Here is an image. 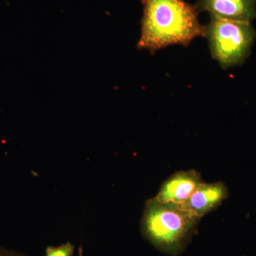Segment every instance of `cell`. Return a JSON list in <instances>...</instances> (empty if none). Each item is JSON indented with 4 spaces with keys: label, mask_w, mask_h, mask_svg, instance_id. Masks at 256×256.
<instances>
[{
    "label": "cell",
    "mask_w": 256,
    "mask_h": 256,
    "mask_svg": "<svg viewBox=\"0 0 256 256\" xmlns=\"http://www.w3.org/2000/svg\"><path fill=\"white\" fill-rule=\"evenodd\" d=\"M141 36L138 46L151 52L172 45L188 46L204 36L196 6L184 0H142Z\"/></svg>",
    "instance_id": "6da1fadb"
},
{
    "label": "cell",
    "mask_w": 256,
    "mask_h": 256,
    "mask_svg": "<svg viewBox=\"0 0 256 256\" xmlns=\"http://www.w3.org/2000/svg\"><path fill=\"white\" fill-rule=\"evenodd\" d=\"M200 220L178 205L160 203L154 197L146 202L141 232L160 252L178 256L188 245Z\"/></svg>",
    "instance_id": "7a4b0ae2"
},
{
    "label": "cell",
    "mask_w": 256,
    "mask_h": 256,
    "mask_svg": "<svg viewBox=\"0 0 256 256\" xmlns=\"http://www.w3.org/2000/svg\"><path fill=\"white\" fill-rule=\"evenodd\" d=\"M204 36L212 57L224 69L240 65L250 53L256 31L248 22L210 16Z\"/></svg>",
    "instance_id": "3957f363"
},
{
    "label": "cell",
    "mask_w": 256,
    "mask_h": 256,
    "mask_svg": "<svg viewBox=\"0 0 256 256\" xmlns=\"http://www.w3.org/2000/svg\"><path fill=\"white\" fill-rule=\"evenodd\" d=\"M202 183L200 173L195 170L178 172L162 184L154 198L160 203L182 204Z\"/></svg>",
    "instance_id": "277c9868"
},
{
    "label": "cell",
    "mask_w": 256,
    "mask_h": 256,
    "mask_svg": "<svg viewBox=\"0 0 256 256\" xmlns=\"http://www.w3.org/2000/svg\"><path fill=\"white\" fill-rule=\"evenodd\" d=\"M228 196V188L222 182L210 184L203 182L188 201L178 206L182 210L201 218L218 208Z\"/></svg>",
    "instance_id": "5b68a950"
},
{
    "label": "cell",
    "mask_w": 256,
    "mask_h": 256,
    "mask_svg": "<svg viewBox=\"0 0 256 256\" xmlns=\"http://www.w3.org/2000/svg\"><path fill=\"white\" fill-rule=\"evenodd\" d=\"M198 11H206L210 16L248 22L256 18V0H198Z\"/></svg>",
    "instance_id": "8992f818"
},
{
    "label": "cell",
    "mask_w": 256,
    "mask_h": 256,
    "mask_svg": "<svg viewBox=\"0 0 256 256\" xmlns=\"http://www.w3.org/2000/svg\"><path fill=\"white\" fill-rule=\"evenodd\" d=\"M75 246L70 242H66L58 246H50L46 248L45 256H73Z\"/></svg>",
    "instance_id": "52a82bcc"
},
{
    "label": "cell",
    "mask_w": 256,
    "mask_h": 256,
    "mask_svg": "<svg viewBox=\"0 0 256 256\" xmlns=\"http://www.w3.org/2000/svg\"><path fill=\"white\" fill-rule=\"evenodd\" d=\"M0 256H26L18 252H12V250H6L4 248L0 247Z\"/></svg>",
    "instance_id": "ba28073f"
},
{
    "label": "cell",
    "mask_w": 256,
    "mask_h": 256,
    "mask_svg": "<svg viewBox=\"0 0 256 256\" xmlns=\"http://www.w3.org/2000/svg\"><path fill=\"white\" fill-rule=\"evenodd\" d=\"M78 256H82V248L80 246L79 248Z\"/></svg>",
    "instance_id": "9c48e42d"
}]
</instances>
